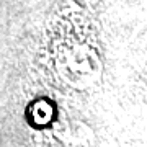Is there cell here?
<instances>
[{
    "instance_id": "6da1fadb",
    "label": "cell",
    "mask_w": 147,
    "mask_h": 147,
    "mask_svg": "<svg viewBox=\"0 0 147 147\" xmlns=\"http://www.w3.org/2000/svg\"><path fill=\"white\" fill-rule=\"evenodd\" d=\"M44 105H46V103H38V105L34 106V121H38V123H41V116H44V123H46L47 119H51V106H47L46 111H42Z\"/></svg>"
}]
</instances>
